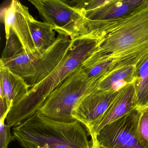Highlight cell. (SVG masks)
<instances>
[{
	"mask_svg": "<svg viewBox=\"0 0 148 148\" xmlns=\"http://www.w3.org/2000/svg\"><path fill=\"white\" fill-rule=\"evenodd\" d=\"M87 21L89 33L94 34L99 43L82 66L110 61V73L123 66L137 67L148 58V0L119 18Z\"/></svg>",
	"mask_w": 148,
	"mask_h": 148,
	"instance_id": "cell-1",
	"label": "cell"
},
{
	"mask_svg": "<svg viewBox=\"0 0 148 148\" xmlns=\"http://www.w3.org/2000/svg\"><path fill=\"white\" fill-rule=\"evenodd\" d=\"M98 43V38L92 33L73 39L71 50L58 66L12 107L7 117V124L14 127L39 110L49 95L91 55Z\"/></svg>",
	"mask_w": 148,
	"mask_h": 148,
	"instance_id": "cell-2",
	"label": "cell"
},
{
	"mask_svg": "<svg viewBox=\"0 0 148 148\" xmlns=\"http://www.w3.org/2000/svg\"><path fill=\"white\" fill-rule=\"evenodd\" d=\"M23 148H91L84 125L53 120L40 110L13 128Z\"/></svg>",
	"mask_w": 148,
	"mask_h": 148,
	"instance_id": "cell-3",
	"label": "cell"
},
{
	"mask_svg": "<svg viewBox=\"0 0 148 148\" xmlns=\"http://www.w3.org/2000/svg\"><path fill=\"white\" fill-rule=\"evenodd\" d=\"M73 39L59 34L55 43L44 51L33 53H22L9 59L1 58L0 65L19 75L31 87L46 78L69 52Z\"/></svg>",
	"mask_w": 148,
	"mask_h": 148,
	"instance_id": "cell-4",
	"label": "cell"
},
{
	"mask_svg": "<svg viewBox=\"0 0 148 148\" xmlns=\"http://www.w3.org/2000/svg\"><path fill=\"white\" fill-rule=\"evenodd\" d=\"M80 66L49 95L39 110L43 115L66 123L76 121L72 116L73 109L84 97L97 88L99 81L89 78Z\"/></svg>",
	"mask_w": 148,
	"mask_h": 148,
	"instance_id": "cell-5",
	"label": "cell"
},
{
	"mask_svg": "<svg viewBox=\"0 0 148 148\" xmlns=\"http://www.w3.org/2000/svg\"><path fill=\"white\" fill-rule=\"evenodd\" d=\"M44 22L71 40L89 33L87 21L79 10L61 0H29Z\"/></svg>",
	"mask_w": 148,
	"mask_h": 148,
	"instance_id": "cell-6",
	"label": "cell"
},
{
	"mask_svg": "<svg viewBox=\"0 0 148 148\" xmlns=\"http://www.w3.org/2000/svg\"><path fill=\"white\" fill-rule=\"evenodd\" d=\"M141 108L136 107L117 120L105 126L92 143L108 148H144L138 139V124Z\"/></svg>",
	"mask_w": 148,
	"mask_h": 148,
	"instance_id": "cell-7",
	"label": "cell"
},
{
	"mask_svg": "<svg viewBox=\"0 0 148 148\" xmlns=\"http://www.w3.org/2000/svg\"><path fill=\"white\" fill-rule=\"evenodd\" d=\"M3 17L6 39L12 30L21 42L25 53L37 52L30 30V25L34 18L29 12L28 8L18 1L13 0L4 10Z\"/></svg>",
	"mask_w": 148,
	"mask_h": 148,
	"instance_id": "cell-8",
	"label": "cell"
},
{
	"mask_svg": "<svg viewBox=\"0 0 148 148\" xmlns=\"http://www.w3.org/2000/svg\"><path fill=\"white\" fill-rule=\"evenodd\" d=\"M118 92L106 91L97 88L80 100L73 109L72 116L87 130L102 116Z\"/></svg>",
	"mask_w": 148,
	"mask_h": 148,
	"instance_id": "cell-9",
	"label": "cell"
},
{
	"mask_svg": "<svg viewBox=\"0 0 148 148\" xmlns=\"http://www.w3.org/2000/svg\"><path fill=\"white\" fill-rule=\"evenodd\" d=\"M137 107L134 82L120 89L102 116L89 129L88 132L94 140L99 132L107 124L128 114Z\"/></svg>",
	"mask_w": 148,
	"mask_h": 148,
	"instance_id": "cell-10",
	"label": "cell"
},
{
	"mask_svg": "<svg viewBox=\"0 0 148 148\" xmlns=\"http://www.w3.org/2000/svg\"><path fill=\"white\" fill-rule=\"evenodd\" d=\"M30 89L21 77L0 65V98H5L8 109L22 100Z\"/></svg>",
	"mask_w": 148,
	"mask_h": 148,
	"instance_id": "cell-11",
	"label": "cell"
},
{
	"mask_svg": "<svg viewBox=\"0 0 148 148\" xmlns=\"http://www.w3.org/2000/svg\"><path fill=\"white\" fill-rule=\"evenodd\" d=\"M144 0H107L101 6L82 13L85 18L91 21H107L127 15L138 7Z\"/></svg>",
	"mask_w": 148,
	"mask_h": 148,
	"instance_id": "cell-12",
	"label": "cell"
},
{
	"mask_svg": "<svg viewBox=\"0 0 148 148\" xmlns=\"http://www.w3.org/2000/svg\"><path fill=\"white\" fill-rule=\"evenodd\" d=\"M136 66H128L115 70L99 80L97 88L106 91L116 92L135 82Z\"/></svg>",
	"mask_w": 148,
	"mask_h": 148,
	"instance_id": "cell-13",
	"label": "cell"
},
{
	"mask_svg": "<svg viewBox=\"0 0 148 148\" xmlns=\"http://www.w3.org/2000/svg\"><path fill=\"white\" fill-rule=\"evenodd\" d=\"M30 30L36 51L47 50L57 40L54 27L46 22L34 19L30 25Z\"/></svg>",
	"mask_w": 148,
	"mask_h": 148,
	"instance_id": "cell-14",
	"label": "cell"
},
{
	"mask_svg": "<svg viewBox=\"0 0 148 148\" xmlns=\"http://www.w3.org/2000/svg\"><path fill=\"white\" fill-rule=\"evenodd\" d=\"M138 107L148 106V58L136 67L135 82Z\"/></svg>",
	"mask_w": 148,
	"mask_h": 148,
	"instance_id": "cell-15",
	"label": "cell"
},
{
	"mask_svg": "<svg viewBox=\"0 0 148 148\" xmlns=\"http://www.w3.org/2000/svg\"><path fill=\"white\" fill-rule=\"evenodd\" d=\"M1 58L9 59L24 52L23 46L15 34L11 30Z\"/></svg>",
	"mask_w": 148,
	"mask_h": 148,
	"instance_id": "cell-16",
	"label": "cell"
},
{
	"mask_svg": "<svg viewBox=\"0 0 148 148\" xmlns=\"http://www.w3.org/2000/svg\"><path fill=\"white\" fill-rule=\"evenodd\" d=\"M137 133L142 145L144 148H148V106L141 107Z\"/></svg>",
	"mask_w": 148,
	"mask_h": 148,
	"instance_id": "cell-17",
	"label": "cell"
},
{
	"mask_svg": "<svg viewBox=\"0 0 148 148\" xmlns=\"http://www.w3.org/2000/svg\"><path fill=\"white\" fill-rule=\"evenodd\" d=\"M9 112H8L0 118V148H8L10 143L15 139L13 135L11 133V127L5 123Z\"/></svg>",
	"mask_w": 148,
	"mask_h": 148,
	"instance_id": "cell-18",
	"label": "cell"
},
{
	"mask_svg": "<svg viewBox=\"0 0 148 148\" xmlns=\"http://www.w3.org/2000/svg\"><path fill=\"white\" fill-rule=\"evenodd\" d=\"M11 110L8 107L5 98H0V118L3 116L8 112H10Z\"/></svg>",
	"mask_w": 148,
	"mask_h": 148,
	"instance_id": "cell-19",
	"label": "cell"
},
{
	"mask_svg": "<svg viewBox=\"0 0 148 148\" xmlns=\"http://www.w3.org/2000/svg\"><path fill=\"white\" fill-rule=\"evenodd\" d=\"M91 148H108L97 143H92Z\"/></svg>",
	"mask_w": 148,
	"mask_h": 148,
	"instance_id": "cell-20",
	"label": "cell"
}]
</instances>
